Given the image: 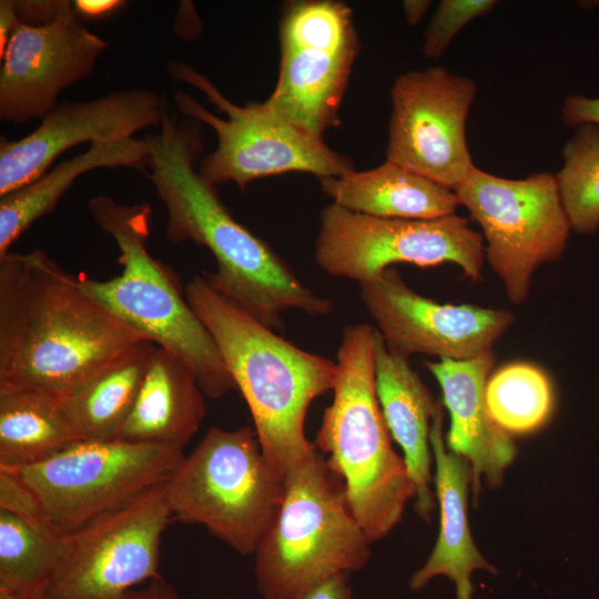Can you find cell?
I'll use <instances>...</instances> for the list:
<instances>
[{
    "mask_svg": "<svg viewBox=\"0 0 599 599\" xmlns=\"http://www.w3.org/2000/svg\"><path fill=\"white\" fill-rule=\"evenodd\" d=\"M200 124L179 120L165 102L159 130L144 136L151 148L144 174L166 209L170 242L206 247L216 270L203 276L273 331L284 327L288 311L331 313L333 303L314 293L266 242L240 224L215 186L200 175L196 162L204 145Z\"/></svg>",
    "mask_w": 599,
    "mask_h": 599,
    "instance_id": "obj_1",
    "label": "cell"
},
{
    "mask_svg": "<svg viewBox=\"0 0 599 599\" xmlns=\"http://www.w3.org/2000/svg\"><path fill=\"white\" fill-rule=\"evenodd\" d=\"M143 341L44 251L0 256V383L69 396Z\"/></svg>",
    "mask_w": 599,
    "mask_h": 599,
    "instance_id": "obj_2",
    "label": "cell"
},
{
    "mask_svg": "<svg viewBox=\"0 0 599 599\" xmlns=\"http://www.w3.org/2000/svg\"><path fill=\"white\" fill-rule=\"evenodd\" d=\"M185 297L248 406L263 454L284 478L317 449L305 418L312 402L333 390L337 363L277 335L203 275L187 283Z\"/></svg>",
    "mask_w": 599,
    "mask_h": 599,
    "instance_id": "obj_3",
    "label": "cell"
},
{
    "mask_svg": "<svg viewBox=\"0 0 599 599\" xmlns=\"http://www.w3.org/2000/svg\"><path fill=\"white\" fill-rule=\"evenodd\" d=\"M375 343L376 329L369 324L344 327L334 397L314 443L343 481L349 508L370 542L387 536L416 497L377 399Z\"/></svg>",
    "mask_w": 599,
    "mask_h": 599,
    "instance_id": "obj_4",
    "label": "cell"
},
{
    "mask_svg": "<svg viewBox=\"0 0 599 599\" xmlns=\"http://www.w3.org/2000/svg\"><path fill=\"white\" fill-rule=\"evenodd\" d=\"M89 211L114 238L122 272L105 281L80 277L84 291L142 338L183 357L205 396L217 399L236 389L213 337L173 274L148 251L150 204L99 195L90 200Z\"/></svg>",
    "mask_w": 599,
    "mask_h": 599,
    "instance_id": "obj_5",
    "label": "cell"
},
{
    "mask_svg": "<svg viewBox=\"0 0 599 599\" xmlns=\"http://www.w3.org/2000/svg\"><path fill=\"white\" fill-rule=\"evenodd\" d=\"M369 544L343 481L316 449L284 477L282 502L254 552L257 589L263 599H296L331 577L363 569Z\"/></svg>",
    "mask_w": 599,
    "mask_h": 599,
    "instance_id": "obj_6",
    "label": "cell"
},
{
    "mask_svg": "<svg viewBox=\"0 0 599 599\" xmlns=\"http://www.w3.org/2000/svg\"><path fill=\"white\" fill-rule=\"evenodd\" d=\"M164 489L172 520L204 526L250 556L278 510L284 478L263 454L253 427H212Z\"/></svg>",
    "mask_w": 599,
    "mask_h": 599,
    "instance_id": "obj_7",
    "label": "cell"
},
{
    "mask_svg": "<svg viewBox=\"0 0 599 599\" xmlns=\"http://www.w3.org/2000/svg\"><path fill=\"white\" fill-rule=\"evenodd\" d=\"M167 72L203 92L206 101L226 115L217 116L186 92L173 94L182 114L212 128L216 134V148L199 165L200 175L210 184L235 183L244 190L257 179L288 172L309 173L321 180L355 170L348 156L285 121L264 102L234 104L209 78L184 61H170Z\"/></svg>",
    "mask_w": 599,
    "mask_h": 599,
    "instance_id": "obj_8",
    "label": "cell"
},
{
    "mask_svg": "<svg viewBox=\"0 0 599 599\" xmlns=\"http://www.w3.org/2000/svg\"><path fill=\"white\" fill-rule=\"evenodd\" d=\"M184 456L173 446L82 439L13 470L67 536L163 485Z\"/></svg>",
    "mask_w": 599,
    "mask_h": 599,
    "instance_id": "obj_9",
    "label": "cell"
},
{
    "mask_svg": "<svg viewBox=\"0 0 599 599\" xmlns=\"http://www.w3.org/2000/svg\"><path fill=\"white\" fill-rule=\"evenodd\" d=\"M454 192L480 226L485 260L509 301L524 303L534 273L562 256L571 231L555 174L537 172L516 180L474 165Z\"/></svg>",
    "mask_w": 599,
    "mask_h": 599,
    "instance_id": "obj_10",
    "label": "cell"
},
{
    "mask_svg": "<svg viewBox=\"0 0 599 599\" xmlns=\"http://www.w3.org/2000/svg\"><path fill=\"white\" fill-rule=\"evenodd\" d=\"M280 71L266 106L323 139L339 110L361 49L353 10L336 0L287 2L280 19Z\"/></svg>",
    "mask_w": 599,
    "mask_h": 599,
    "instance_id": "obj_11",
    "label": "cell"
},
{
    "mask_svg": "<svg viewBox=\"0 0 599 599\" xmlns=\"http://www.w3.org/2000/svg\"><path fill=\"white\" fill-rule=\"evenodd\" d=\"M316 264L328 275L358 283L396 263L435 266L454 263L474 282L483 278V235L456 214L434 220L376 217L334 203L319 215Z\"/></svg>",
    "mask_w": 599,
    "mask_h": 599,
    "instance_id": "obj_12",
    "label": "cell"
},
{
    "mask_svg": "<svg viewBox=\"0 0 599 599\" xmlns=\"http://www.w3.org/2000/svg\"><path fill=\"white\" fill-rule=\"evenodd\" d=\"M164 484L67 535L42 599H119L158 577L172 521Z\"/></svg>",
    "mask_w": 599,
    "mask_h": 599,
    "instance_id": "obj_13",
    "label": "cell"
},
{
    "mask_svg": "<svg viewBox=\"0 0 599 599\" xmlns=\"http://www.w3.org/2000/svg\"><path fill=\"white\" fill-rule=\"evenodd\" d=\"M476 94L473 79L444 67L398 75L390 88L386 160L455 191L474 166L466 122Z\"/></svg>",
    "mask_w": 599,
    "mask_h": 599,
    "instance_id": "obj_14",
    "label": "cell"
},
{
    "mask_svg": "<svg viewBox=\"0 0 599 599\" xmlns=\"http://www.w3.org/2000/svg\"><path fill=\"white\" fill-rule=\"evenodd\" d=\"M359 290L386 347L406 358L480 356L493 351L515 319L507 309L436 303L414 292L394 267L359 283Z\"/></svg>",
    "mask_w": 599,
    "mask_h": 599,
    "instance_id": "obj_15",
    "label": "cell"
},
{
    "mask_svg": "<svg viewBox=\"0 0 599 599\" xmlns=\"http://www.w3.org/2000/svg\"><path fill=\"white\" fill-rule=\"evenodd\" d=\"M165 102L154 91L131 88L59 103L30 134L19 140L1 136L0 196L43 175L73 146L123 141L143 129L160 128Z\"/></svg>",
    "mask_w": 599,
    "mask_h": 599,
    "instance_id": "obj_16",
    "label": "cell"
},
{
    "mask_svg": "<svg viewBox=\"0 0 599 599\" xmlns=\"http://www.w3.org/2000/svg\"><path fill=\"white\" fill-rule=\"evenodd\" d=\"M105 48L73 8L50 24L20 23L0 57V119H43L65 89L93 71Z\"/></svg>",
    "mask_w": 599,
    "mask_h": 599,
    "instance_id": "obj_17",
    "label": "cell"
},
{
    "mask_svg": "<svg viewBox=\"0 0 599 599\" xmlns=\"http://www.w3.org/2000/svg\"><path fill=\"white\" fill-rule=\"evenodd\" d=\"M495 362L490 351L470 359L425 364L437 379L450 415L447 446L468 463L476 498L481 477L497 487L517 450L510 434L494 422L487 408L486 385Z\"/></svg>",
    "mask_w": 599,
    "mask_h": 599,
    "instance_id": "obj_18",
    "label": "cell"
},
{
    "mask_svg": "<svg viewBox=\"0 0 599 599\" xmlns=\"http://www.w3.org/2000/svg\"><path fill=\"white\" fill-rule=\"evenodd\" d=\"M429 441L436 465L434 477L440 510L437 542L427 561L410 578L409 588L423 589L433 578L445 576L455 582L457 599H471V573L484 569L496 573L476 548L467 519L468 484L471 471L460 456L448 453L443 437V405L439 403L433 417Z\"/></svg>",
    "mask_w": 599,
    "mask_h": 599,
    "instance_id": "obj_19",
    "label": "cell"
},
{
    "mask_svg": "<svg viewBox=\"0 0 599 599\" xmlns=\"http://www.w3.org/2000/svg\"><path fill=\"white\" fill-rule=\"evenodd\" d=\"M375 390L392 438L400 446L416 489V511L428 520L434 510L429 488V433L440 400H436L408 358L392 353L376 329Z\"/></svg>",
    "mask_w": 599,
    "mask_h": 599,
    "instance_id": "obj_20",
    "label": "cell"
},
{
    "mask_svg": "<svg viewBox=\"0 0 599 599\" xmlns=\"http://www.w3.org/2000/svg\"><path fill=\"white\" fill-rule=\"evenodd\" d=\"M203 396L190 364L156 346L118 439L184 449L205 417Z\"/></svg>",
    "mask_w": 599,
    "mask_h": 599,
    "instance_id": "obj_21",
    "label": "cell"
},
{
    "mask_svg": "<svg viewBox=\"0 0 599 599\" xmlns=\"http://www.w3.org/2000/svg\"><path fill=\"white\" fill-rule=\"evenodd\" d=\"M319 184L334 204L376 217L434 220L456 214L459 205L454 191L387 160Z\"/></svg>",
    "mask_w": 599,
    "mask_h": 599,
    "instance_id": "obj_22",
    "label": "cell"
},
{
    "mask_svg": "<svg viewBox=\"0 0 599 599\" xmlns=\"http://www.w3.org/2000/svg\"><path fill=\"white\" fill-rule=\"evenodd\" d=\"M82 439L67 395L0 383V467L40 463Z\"/></svg>",
    "mask_w": 599,
    "mask_h": 599,
    "instance_id": "obj_23",
    "label": "cell"
},
{
    "mask_svg": "<svg viewBox=\"0 0 599 599\" xmlns=\"http://www.w3.org/2000/svg\"><path fill=\"white\" fill-rule=\"evenodd\" d=\"M151 152L145 138L93 143L33 182L0 196V256L39 219L51 213L75 180L97 169L132 167L144 173Z\"/></svg>",
    "mask_w": 599,
    "mask_h": 599,
    "instance_id": "obj_24",
    "label": "cell"
},
{
    "mask_svg": "<svg viewBox=\"0 0 599 599\" xmlns=\"http://www.w3.org/2000/svg\"><path fill=\"white\" fill-rule=\"evenodd\" d=\"M156 345L143 341L67 396L83 439H116L138 398Z\"/></svg>",
    "mask_w": 599,
    "mask_h": 599,
    "instance_id": "obj_25",
    "label": "cell"
},
{
    "mask_svg": "<svg viewBox=\"0 0 599 599\" xmlns=\"http://www.w3.org/2000/svg\"><path fill=\"white\" fill-rule=\"evenodd\" d=\"M65 542L67 536L42 531L0 509V588L42 599Z\"/></svg>",
    "mask_w": 599,
    "mask_h": 599,
    "instance_id": "obj_26",
    "label": "cell"
},
{
    "mask_svg": "<svg viewBox=\"0 0 599 599\" xmlns=\"http://www.w3.org/2000/svg\"><path fill=\"white\" fill-rule=\"evenodd\" d=\"M552 388L546 374L529 363L499 368L486 385V403L494 422L508 434L540 427L552 408Z\"/></svg>",
    "mask_w": 599,
    "mask_h": 599,
    "instance_id": "obj_27",
    "label": "cell"
},
{
    "mask_svg": "<svg viewBox=\"0 0 599 599\" xmlns=\"http://www.w3.org/2000/svg\"><path fill=\"white\" fill-rule=\"evenodd\" d=\"M555 177L570 227L593 234L599 230V123L576 126Z\"/></svg>",
    "mask_w": 599,
    "mask_h": 599,
    "instance_id": "obj_28",
    "label": "cell"
},
{
    "mask_svg": "<svg viewBox=\"0 0 599 599\" xmlns=\"http://www.w3.org/2000/svg\"><path fill=\"white\" fill-rule=\"evenodd\" d=\"M497 3L495 0L440 1L424 35V55L438 59L469 22L488 14Z\"/></svg>",
    "mask_w": 599,
    "mask_h": 599,
    "instance_id": "obj_29",
    "label": "cell"
},
{
    "mask_svg": "<svg viewBox=\"0 0 599 599\" xmlns=\"http://www.w3.org/2000/svg\"><path fill=\"white\" fill-rule=\"evenodd\" d=\"M0 509L26 520L35 528L61 535L49 521L40 502L13 469L0 467Z\"/></svg>",
    "mask_w": 599,
    "mask_h": 599,
    "instance_id": "obj_30",
    "label": "cell"
},
{
    "mask_svg": "<svg viewBox=\"0 0 599 599\" xmlns=\"http://www.w3.org/2000/svg\"><path fill=\"white\" fill-rule=\"evenodd\" d=\"M13 6L19 22L30 27L50 24L73 8L68 0H13Z\"/></svg>",
    "mask_w": 599,
    "mask_h": 599,
    "instance_id": "obj_31",
    "label": "cell"
},
{
    "mask_svg": "<svg viewBox=\"0 0 599 599\" xmlns=\"http://www.w3.org/2000/svg\"><path fill=\"white\" fill-rule=\"evenodd\" d=\"M561 121L569 128L585 123H599V98L580 93L568 94L562 104Z\"/></svg>",
    "mask_w": 599,
    "mask_h": 599,
    "instance_id": "obj_32",
    "label": "cell"
},
{
    "mask_svg": "<svg viewBox=\"0 0 599 599\" xmlns=\"http://www.w3.org/2000/svg\"><path fill=\"white\" fill-rule=\"evenodd\" d=\"M296 599H352L346 575H336L314 586Z\"/></svg>",
    "mask_w": 599,
    "mask_h": 599,
    "instance_id": "obj_33",
    "label": "cell"
},
{
    "mask_svg": "<svg viewBox=\"0 0 599 599\" xmlns=\"http://www.w3.org/2000/svg\"><path fill=\"white\" fill-rule=\"evenodd\" d=\"M119 599H180L175 588L161 575L141 588H134Z\"/></svg>",
    "mask_w": 599,
    "mask_h": 599,
    "instance_id": "obj_34",
    "label": "cell"
},
{
    "mask_svg": "<svg viewBox=\"0 0 599 599\" xmlns=\"http://www.w3.org/2000/svg\"><path fill=\"white\" fill-rule=\"evenodd\" d=\"M126 2L122 0H75L74 11L80 18L101 19L111 16Z\"/></svg>",
    "mask_w": 599,
    "mask_h": 599,
    "instance_id": "obj_35",
    "label": "cell"
},
{
    "mask_svg": "<svg viewBox=\"0 0 599 599\" xmlns=\"http://www.w3.org/2000/svg\"><path fill=\"white\" fill-rule=\"evenodd\" d=\"M20 24L13 0L0 1V57L3 55L7 44L16 28Z\"/></svg>",
    "mask_w": 599,
    "mask_h": 599,
    "instance_id": "obj_36",
    "label": "cell"
},
{
    "mask_svg": "<svg viewBox=\"0 0 599 599\" xmlns=\"http://www.w3.org/2000/svg\"><path fill=\"white\" fill-rule=\"evenodd\" d=\"M429 0H406L403 2V10L406 22L409 26H416L419 23L422 18L427 12L429 6Z\"/></svg>",
    "mask_w": 599,
    "mask_h": 599,
    "instance_id": "obj_37",
    "label": "cell"
},
{
    "mask_svg": "<svg viewBox=\"0 0 599 599\" xmlns=\"http://www.w3.org/2000/svg\"><path fill=\"white\" fill-rule=\"evenodd\" d=\"M0 599H30V598L22 596L20 593L0 588Z\"/></svg>",
    "mask_w": 599,
    "mask_h": 599,
    "instance_id": "obj_38",
    "label": "cell"
}]
</instances>
